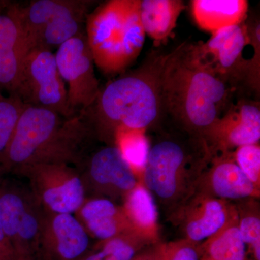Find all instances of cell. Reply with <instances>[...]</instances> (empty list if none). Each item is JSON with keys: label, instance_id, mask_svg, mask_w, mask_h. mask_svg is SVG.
<instances>
[{"label": "cell", "instance_id": "4dcf8cb0", "mask_svg": "<svg viewBox=\"0 0 260 260\" xmlns=\"http://www.w3.org/2000/svg\"><path fill=\"white\" fill-rule=\"evenodd\" d=\"M3 177H4V174H3V170H2L1 167H0V181L2 180Z\"/></svg>", "mask_w": 260, "mask_h": 260}, {"label": "cell", "instance_id": "44dd1931", "mask_svg": "<svg viewBox=\"0 0 260 260\" xmlns=\"http://www.w3.org/2000/svg\"><path fill=\"white\" fill-rule=\"evenodd\" d=\"M245 251L237 218L201 243L200 260H245Z\"/></svg>", "mask_w": 260, "mask_h": 260}, {"label": "cell", "instance_id": "3957f363", "mask_svg": "<svg viewBox=\"0 0 260 260\" xmlns=\"http://www.w3.org/2000/svg\"><path fill=\"white\" fill-rule=\"evenodd\" d=\"M166 54L152 51L138 68L101 89L83 111L100 143L116 145L119 129L146 132L162 120L160 75Z\"/></svg>", "mask_w": 260, "mask_h": 260}, {"label": "cell", "instance_id": "6da1fadb", "mask_svg": "<svg viewBox=\"0 0 260 260\" xmlns=\"http://www.w3.org/2000/svg\"><path fill=\"white\" fill-rule=\"evenodd\" d=\"M160 85L164 117L202 138L238 93L205 62L194 43H182L166 54Z\"/></svg>", "mask_w": 260, "mask_h": 260}, {"label": "cell", "instance_id": "4316f807", "mask_svg": "<svg viewBox=\"0 0 260 260\" xmlns=\"http://www.w3.org/2000/svg\"><path fill=\"white\" fill-rule=\"evenodd\" d=\"M233 153L242 172L256 187L260 189L259 143L243 145L236 149Z\"/></svg>", "mask_w": 260, "mask_h": 260}, {"label": "cell", "instance_id": "30bf717a", "mask_svg": "<svg viewBox=\"0 0 260 260\" xmlns=\"http://www.w3.org/2000/svg\"><path fill=\"white\" fill-rule=\"evenodd\" d=\"M128 3L129 0H111L87 17L86 37L94 63L107 74L126 68L123 37Z\"/></svg>", "mask_w": 260, "mask_h": 260}, {"label": "cell", "instance_id": "ffe728a7", "mask_svg": "<svg viewBox=\"0 0 260 260\" xmlns=\"http://www.w3.org/2000/svg\"><path fill=\"white\" fill-rule=\"evenodd\" d=\"M185 8L181 0H140V15L145 34L157 46L165 42Z\"/></svg>", "mask_w": 260, "mask_h": 260}, {"label": "cell", "instance_id": "d4e9b609", "mask_svg": "<svg viewBox=\"0 0 260 260\" xmlns=\"http://www.w3.org/2000/svg\"><path fill=\"white\" fill-rule=\"evenodd\" d=\"M116 145L134 172H143L148 150L145 132L119 129L116 136Z\"/></svg>", "mask_w": 260, "mask_h": 260}, {"label": "cell", "instance_id": "4fadbf2b", "mask_svg": "<svg viewBox=\"0 0 260 260\" xmlns=\"http://www.w3.org/2000/svg\"><path fill=\"white\" fill-rule=\"evenodd\" d=\"M212 154L234 152L260 141V103L249 98L235 99L226 112L203 135Z\"/></svg>", "mask_w": 260, "mask_h": 260}, {"label": "cell", "instance_id": "7402d4cb", "mask_svg": "<svg viewBox=\"0 0 260 260\" xmlns=\"http://www.w3.org/2000/svg\"><path fill=\"white\" fill-rule=\"evenodd\" d=\"M238 229L245 245V260H260V203L256 198L234 202Z\"/></svg>", "mask_w": 260, "mask_h": 260}, {"label": "cell", "instance_id": "e0dca14e", "mask_svg": "<svg viewBox=\"0 0 260 260\" xmlns=\"http://www.w3.org/2000/svg\"><path fill=\"white\" fill-rule=\"evenodd\" d=\"M93 1L61 0L59 8L38 36L34 49L51 51L82 34V26Z\"/></svg>", "mask_w": 260, "mask_h": 260}, {"label": "cell", "instance_id": "cb8c5ba5", "mask_svg": "<svg viewBox=\"0 0 260 260\" xmlns=\"http://www.w3.org/2000/svg\"><path fill=\"white\" fill-rule=\"evenodd\" d=\"M145 39L140 15V0H129L124 20L123 52L126 68L139 56Z\"/></svg>", "mask_w": 260, "mask_h": 260}, {"label": "cell", "instance_id": "5bb4252c", "mask_svg": "<svg viewBox=\"0 0 260 260\" xmlns=\"http://www.w3.org/2000/svg\"><path fill=\"white\" fill-rule=\"evenodd\" d=\"M90 236L73 214L47 213L37 258L39 260H80L90 249Z\"/></svg>", "mask_w": 260, "mask_h": 260}, {"label": "cell", "instance_id": "ba28073f", "mask_svg": "<svg viewBox=\"0 0 260 260\" xmlns=\"http://www.w3.org/2000/svg\"><path fill=\"white\" fill-rule=\"evenodd\" d=\"M86 197L107 198L117 203L140 182L116 145L100 143L79 171Z\"/></svg>", "mask_w": 260, "mask_h": 260}, {"label": "cell", "instance_id": "ac0fdd59", "mask_svg": "<svg viewBox=\"0 0 260 260\" xmlns=\"http://www.w3.org/2000/svg\"><path fill=\"white\" fill-rule=\"evenodd\" d=\"M191 13L195 23L211 34L246 21V0H193Z\"/></svg>", "mask_w": 260, "mask_h": 260}, {"label": "cell", "instance_id": "83f0119b", "mask_svg": "<svg viewBox=\"0 0 260 260\" xmlns=\"http://www.w3.org/2000/svg\"><path fill=\"white\" fill-rule=\"evenodd\" d=\"M201 243L185 239L164 243L161 260H200Z\"/></svg>", "mask_w": 260, "mask_h": 260}, {"label": "cell", "instance_id": "52a82bcc", "mask_svg": "<svg viewBox=\"0 0 260 260\" xmlns=\"http://www.w3.org/2000/svg\"><path fill=\"white\" fill-rule=\"evenodd\" d=\"M26 179L32 194L47 213H76L87 199L79 171L64 164H37L16 174Z\"/></svg>", "mask_w": 260, "mask_h": 260}, {"label": "cell", "instance_id": "2e32d148", "mask_svg": "<svg viewBox=\"0 0 260 260\" xmlns=\"http://www.w3.org/2000/svg\"><path fill=\"white\" fill-rule=\"evenodd\" d=\"M75 214L89 236L99 242L135 232L121 205L107 198H87Z\"/></svg>", "mask_w": 260, "mask_h": 260}, {"label": "cell", "instance_id": "f1b7e54d", "mask_svg": "<svg viewBox=\"0 0 260 260\" xmlns=\"http://www.w3.org/2000/svg\"><path fill=\"white\" fill-rule=\"evenodd\" d=\"M254 56L249 59L251 67V91L259 95L260 86V24L259 20H246Z\"/></svg>", "mask_w": 260, "mask_h": 260}, {"label": "cell", "instance_id": "8992f818", "mask_svg": "<svg viewBox=\"0 0 260 260\" xmlns=\"http://www.w3.org/2000/svg\"><path fill=\"white\" fill-rule=\"evenodd\" d=\"M14 95L25 105L49 109L64 117L78 114L70 109L68 90L59 75L55 55L45 49L36 48L25 56Z\"/></svg>", "mask_w": 260, "mask_h": 260}, {"label": "cell", "instance_id": "7a4b0ae2", "mask_svg": "<svg viewBox=\"0 0 260 260\" xmlns=\"http://www.w3.org/2000/svg\"><path fill=\"white\" fill-rule=\"evenodd\" d=\"M145 136L148 150L141 184L167 218L194 194L213 154L203 138L166 117Z\"/></svg>", "mask_w": 260, "mask_h": 260}, {"label": "cell", "instance_id": "484cf974", "mask_svg": "<svg viewBox=\"0 0 260 260\" xmlns=\"http://www.w3.org/2000/svg\"><path fill=\"white\" fill-rule=\"evenodd\" d=\"M25 107L18 95H0V167Z\"/></svg>", "mask_w": 260, "mask_h": 260}, {"label": "cell", "instance_id": "1f68e13d", "mask_svg": "<svg viewBox=\"0 0 260 260\" xmlns=\"http://www.w3.org/2000/svg\"><path fill=\"white\" fill-rule=\"evenodd\" d=\"M3 95V94H2V92H0V95Z\"/></svg>", "mask_w": 260, "mask_h": 260}, {"label": "cell", "instance_id": "277c9868", "mask_svg": "<svg viewBox=\"0 0 260 260\" xmlns=\"http://www.w3.org/2000/svg\"><path fill=\"white\" fill-rule=\"evenodd\" d=\"M91 143V133L80 114L64 116L25 105L1 164L3 174L16 175L37 164L78 167Z\"/></svg>", "mask_w": 260, "mask_h": 260}, {"label": "cell", "instance_id": "7c38bea8", "mask_svg": "<svg viewBox=\"0 0 260 260\" xmlns=\"http://www.w3.org/2000/svg\"><path fill=\"white\" fill-rule=\"evenodd\" d=\"M237 218L234 202L195 191L167 218L181 239L202 243Z\"/></svg>", "mask_w": 260, "mask_h": 260}, {"label": "cell", "instance_id": "8fae6325", "mask_svg": "<svg viewBox=\"0 0 260 260\" xmlns=\"http://www.w3.org/2000/svg\"><path fill=\"white\" fill-rule=\"evenodd\" d=\"M56 65L64 83L68 85V103L77 114L93 104L99 92L94 60L86 34L82 32L58 47Z\"/></svg>", "mask_w": 260, "mask_h": 260}, {"label": "cell", "instance_id": "9a60e30c", "mask_svg": "<svg viewBox=\"0 0 260 260\" xmlns=\"http://www.w3.org/2000/svg\"><path fill=\"white\" fill-rule=\"evenodd\" d=\"M195 191L230 202L246 198L260 199V189L238 166L233 152L213 155Z\"/></svg>", "mask_w": 260, "mask_h": 260}, {"label": "cell", "instance_id": "f546056e", "mask_svg": "<svg viewBox=\"0 0 260 260\" xmlns=\"http://www.w3.org/2000/svg\"><path fill=\"white\" fill-rule=\"evenodd\" d=\"M164 243L160 241L146 246L131 260H161Z\"/></svg>", "mask_w": 260, "mask_h": 260}, {"label": "cell", "instance_id": "603a6c76", "mask_svg": "<svg viewBox=\"0 0 260 260\" xmlns=\"http://www.w3.org/2000/svg\"><path fill=\"white\" fill-rule=\"evenodd\" d=\"M155 244L131 232L98 242L80 260H131L138 252Z\"/></svg>", "mask_w": 260, "mask_h": 260}, {"label": "cell", "instance_id": "5b68a950", "mask_svg": "<svg viewBox=\"0 0 260 260\" xmlns=\"http://www.w3.org/2000/svg\"><path fill=\"white\" fill-rule=\"evenodd\" d=\"M47 214L27 182L3 177L0 181V223L20 260L37 258Z\"/></svg>", "mask_w": 260, "mask_h": 260}, {"label": "cell", "instance_id": "9c48e42d", "mask_svg": "<svg viewBox=\"0 0 260 260\" xmlns=\"http://www.w3.org/2000/svg\"><path fill=\"white\" fill-rule=\"evenodd\" d=\"M249 44V30L244 21L220 29L212 34L208 42L197 45L205 62L239 93L243 88L251 90L250 61L244 57V49Z\"/></svg>", "mask_w": 260, "mask_h": 260}, {"label": "cell", "instance_id": "d6986e66", "mask_svg": "<svg viewBox=\"0 0 260 260\" xmlns=\"http://www.w3.org/2000/svg\"><path fill=\"white\" fill-rule=\"evenodd\" d=\"M121 205L137 234L152 243L160 242L158 208L141 182L124 197Z\"/></svg>", "mask_w": 260, "mask_h": 260}]
</instances>
